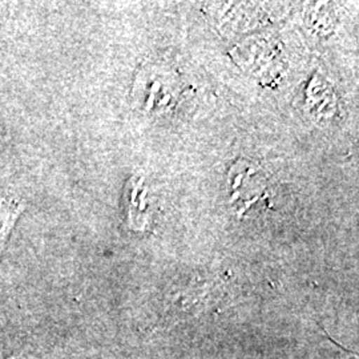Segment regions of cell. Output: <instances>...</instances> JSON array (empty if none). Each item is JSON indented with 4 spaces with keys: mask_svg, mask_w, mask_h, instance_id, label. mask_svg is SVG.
<instances>
[{
    "mask_svg": "<svg viewBox=\"0 0 359 359\" xmlns=\"http://www.w3.org/2000/svg\"><path fill=\"white\" fill-rule=\"evenodd\" d=\"M25 209L26 204L20 198L10 196L0 197V255L13 231V225Z\"/></svg>",
    "mask_w": 359,
    "mask_h": 359,
    "instance_id": "cell-1",
    "label": "cell"
}]
</instances>
